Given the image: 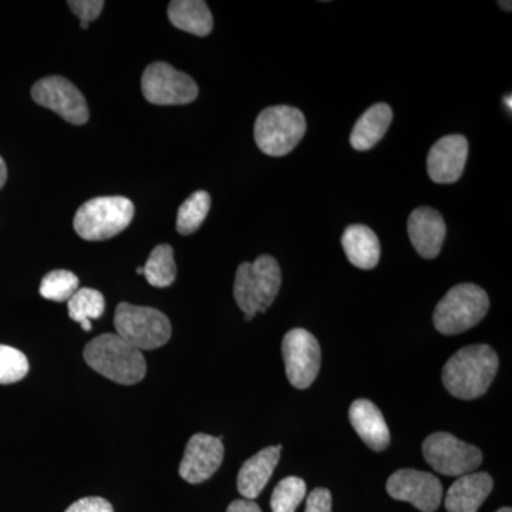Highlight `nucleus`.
<instances>
[{
	"instance_id": "1",
	"label": "nucleus",
	"mask_w": 512,
	"mask_h": 512,
	"mask_svg": "<svg viewBox=\"0 0 512 512\" xmlns=\"http://www.w3.org/2000/svg\"><path fill=\"white\" fill-rule=\"evenodd\" d=\"M498 370V356L487 345L467 346L448 359L443 369L447 392L461 400L487 393Z\"/></svg>"
},
{
	"instance_id": "2",
	"label": "nucleus",
	"mask_w": 512,
	"mask_h": 512,
	"mask_svg": "<svg viewBox=\"0 0 512 512\" xmlns=\"http://www.w3.org/2000/svg\"><path fill=\"white\" fill-rule=\"evenodd\" d=\"M84 359L94 372L123 386H133L144 379L146 359L117 333L97 336L84 348Z\"/></svg>"
},
{
	"instance_id": "3",
	"label": "nucleus",
	"mask_w": 512,
	"mask_h": 512,
	"mask_svg": "<svg viewBox=\"0 0 512 512\" xmlns=\"http://www.w3.org/2000/svg\"><path fill=\"white\" fill-rule=\"evenodd\" d=\"M282 284L281 268L274 256L261 255L238 266L234 298L249 322L274 303Z\"/></svg>"
},
{
	"instance_id": "4",
	"label": "nucleus",
	"mask_w": 512,
	"mask_h": 512,
	"mask_svg": "<svg viewBox=\"0 0 512 512\" xmlns=\"http://www.w3.org/2000/svg\"><path fill=\"white\" fill-rule=\"evenodd\" d=\"M134 211L126 197L93 198L74 215V231L86 241H104L121 234L133 221Z\"/></svg>"
},
{
	"instance_id": "5",
	"label": "nucleus",
	"mask_w": 512,
	"mask_h": 512,
	"mask_svg": "<svg viewBox=\"0 0 512 512\" xmlns=\"http://www.w3.org/2000/svg\"><path fill=\"white\" fill-rule=\"evenodd\" d=\"M490 299L483 288L474 284L454 286L434 311V328L446 336L474 328L487 315Z\"/></svg>"
},
{
	"instance_id": "6",
	"label": "nucleus",
	"mask_w": 512,
	"mask_h": 512,
	"mask_svg": "<svg viewBox=\"0 0 512 512\" xmlns=\"http://www.w3.org/2000/svg\"><path fill=\"white\" fill-rule=\"evenodd\" d=\"M306 120L301 110L291 106L268 107L255 121L256 146L266 156L284 157L301 143Z\"/></svg>"
},
{
	"instance_id": "7",
	"label": "nucleus",
	"mask_w": 512,
	"mask_h": 512,
	"mask_svg": "<svg viewBox=\"0 0 512 512\" xmlns=\"http://www.w3.org/2000/svg\"><path fill=\"white\" fill-rule=\"evenodd\" d=\"M117 335L138 350L161 348L171 338V322L163 312L121 302L114 315Z\"/></svg>"
},
{
	"instance_id": "8",
	"label": "nucleus",
	"mask_w": 512,
	"mask_h": 512,
	"mask_svg": "<svg viewBox=\"0 0 512 512\" xmlns=\"http://www.w3.org/2000/svg\"><path fill=\"white\" fill-rule=\"evenodd\" d=\"M141 90L148 103L157 106H184L198 97L194 79L165 62L151 63L144 70Z\"/></svg>"
},
{
	"instance_id": "9",
	"label": "nucleus",
	"mask_w": 512,
	"mask_h": 512,
	"mask_svg": "<svg viewBox=\"0 0 512 512\" xmlns=\"http://www.w3.org/2000/svg\"><path fill=\"white\" fill-rule=\"evenodd\" d=\"M423 454L427 463L443 476H466L483 463L480 448L448 433H434L427 437L423 443Z\"/></svg>"
},
{
	"instance_id": "10",
	"label": "nucleus",
	"mask_w": 512,
	"mask_h": 512,
	"mask_svg": "<svg viewBox=\"0 0 512 512\" xmlns=\"http://www.w3.org/2000/svg\"><path fill=\"white\" fill-rule=\"evenodd\" d=\"M286 376L296 389H308L320 370V346L312 333L305 329H292L282 342Z\"/></svg>"
},
{
	"instance_id": "11",
	"label": "nucleus",
	"mask_w": 512,
	"mask_h": 512,
	"mask_svg": "<svg viewBox=\"0 0 512 512\" xmlns=\"http://www.w3.org/2000/svg\"><path fill=\"white\" fill-rule=\"evenodd\" d=\"M32 99L40 106L55 111L67 123L83 126L90 113L82 92L62 76H49L32 87Z\"/></svg>"
},
{
	"instance_id": "12",
	"label": "nucleus",
	"mask_w": 512,
	"mask_h": 512,
	"mask_svg": "<svg viewBox=\"0 0 512 512\" xmlns=\"http://www.w3.org/2000/svg\"><path fill=\"white\" fill-rule=\"evenodd\" d=\"M387 493L397 501H406L421 512H434L443 498L439 478L424 471L399 470L387 481Z\"/></svg>"
},
{
	"instance_id": "13",
	"label": "nucleus",
	"mask_w": 512,
	"mask_h": 512,
	"mask_svg": "<svg viewBox=\"0 0 512 512\" xmlns=\"http://www.w3.org/2000/svg\"><path fill=\"white\" fill-rule=\"evenodd\" d=\"M224 460L222 439L198 433L192 436L185 447L180 464V476L190 484L210 480Z\"/></svg>"
},
{
	"instance_id": "14",
	"label": "nucleus",
	"mask_w": 512,
	"mask_h": 512,
	"mask_svg": "<svg viewBox=\"0 0 512 512\" xmlns=\"http://www.w3.org/2000/svg\"><path fill=\"white\" fill-rule=\"evenodd\" d=\"M468 157V141L460 134L440 138L430 148L427 173L437 184H453L464 173Z\"/></svg>"
},
{
	"instance_id": "15",
	"label": "nucleus",
	"mask_w": 512,
	"mask_h": 512,
	"mask_svg": "<svg viewBox=\"0 0 512 512\" xmlns=\"http://www.w3.org/2000/svg\"><path fill=\"white\" fill-rule=\"evenodd\" d=\"M407 231L421 258L434 259L439 256L447 234L446 222L439 211L429 207L417 208L409 217Z\"/></svg>"
},
{
	"instance_id": "16",
	"label": "nucleus",
	"mask_w": 512,
	"mask_h": 512,
	"mask_svg": "<svg viewBox=\"0 0 512 512\" xmlns=\"http://www.w3.org/2000/svg\"><path fill=\"white\" fill-rule=\"evenodd\" d=\"M281 450L282 446L266 447L245 461L238 474V491L245 500H255L262 493L278 466Z\"/></svg>"
},
{
	"instance_id": "17",
	"label": "nucleus",
	"mask_w": 512,
	"mask_h": 512,
	"mask_svg": "<svg viewBox=\"0 0 512 512\" xmlns=\"http://www.w3.org/2000/svg\"><path fill=\"white\" fill-rule=\"evenodd\" d=\"M494 481L487 473H470L458 478L446 495L448 512H477L493 491Z\"/></svg>"
},
{
	"instance_id": "18",
	"label": "nucleus",
	"mask_w": 512,
	"mask_h": 512,
	"mask_svg": "<svg viewBox=\"0 0 512 512\" xmlns=\"http://www.w3.org/2000/svg\"><path fill=\"white\" fill-rule=\"evenodd\" d=\"M349 419L353 429L375 451L389 447L390 431L382 412L369 400H356L350 406Z\"/></svg>"
},
{
	"instance_id": "19",
	"label": "nucleus",
	"mask_w": 512,
	"mask_h": 512,
	"mask_svg": "<svg viewBox=\"0 0 512 512\" xmlns=\"http://www.w3.org/2000/svg\"><path fill=\"white\" fill-rule=\"evenodd\" d=\"M393 111L389 104L379 103L367 109L356 121L350 134V144L357 151H367L376 146L389 130Z\"/></svg>"
},
{
	"instance_id": "20",
	"label": "nucleus",
	"mask_w": 512,
	"mask_h": 512,
	"mask_svg": "<svg viewBox=\"0 0 512 512\" xmlns=\"http://www.w3.org/2000/svg\"><path fill=\"white\" fill-rule=\"evenodd\" d=\"M343 249L350 264L359 269H373L379 264L380 242L366 225H350L342 238Z\"/></svg>"
},
{
	"instance_id": "21",
	"label": "nucleus",
	"mask_w": 512,
	"mask_h": 512,
	"mask_svg": "<svg viewBox=\"0 0 512 512\" xmlns=\"http://www.w3.org/2000/svg\"><path fill=\"white\" fill-rule=\"evenodd\" d=\"M168 19L175 28L195 36H208L214 28L211 10L202 0H174L168 6Z\"/></svg>"
},
{
	"instance_id": "22",
	"label": "nucleus",
	"mask_w": 512,
	"mask_h": 512,
	"mask_svg": "<svg viewBox=\"0 0 512 512\" xmlns=\"http://www.w3.org/2000/svg\"><path fill=\"white\" fill-rule=\"evenodd\" d=\"M143 268L148 284L154 288H168L173 285L177 278L174 249L167 244L157 245Z\"/></svg>"
},
{
	"instance_id": "23",
	"label": "nucleus",
	"mask_w": 512,
	"mask_h": 512,
	"mask_svg": "<svg viewBox=\"0 0 512 512\" xmlns=\"http://www.w3.org/2000/svg\"><path fill=\"white\" fill-rule=\"evenodd\" d=\"M211 208V195L207 191H197L181 205L177 214V231L181 235L194 234L200 229Z\"/></svg>"
},
{
	"instance_id": "24",
	"label": "nucleus",
	"mask_w": 512,
	"mask_h": 512,
	"mask_svg": "<svg viewBox=\"0 0 512 512\" xmlns=\"http://www.w3.org/2000/svg\"><path fill=\"white\" fill-rule=\"evenodd\" d=\"M70 319L83 323L84 320L99 319L106 309V301L101 292L96 289H79L72 298L67 301Z\"/></svg>"
},
{
	"instance_id": "25",
	"label": "nucleus",
	"mask_w": 512,
	"mask_h": 512,
	"mask_svg": "<svg viewBox=\"0 0 512 512\" xmlns=\"http://www.w3.org/2000/svg\"><path fill=\"white\" fill-rule=\"evenodd\" d=\"M79 291V278L66 269L49 272L40 284V295L47 301L67 302Z\"/></svg>"
},
{
	"instance_id": "26",
	"label": "nucleus",
	"mask_w": 512,
	"mask_h": 512,
	"mask_svg": "<svg viewBox=\"0 0 512 512\" xmlns=\"http://www.w3.org/2000/svg\"><path fill=\"white\" fill-rule=\"evenodd\" d=\"M306 495V484L302 478L286 477L272 493V512H295Z\"/></svg>"
},
{
	"instance_id": "27",
	"label": "nucleus",
	"mask_w": 512,
	"mask_h": 512,
	"mask_svg": "<svg viewBox=\"0 0 512 512\" xmlns=\"http://www.w3.org/2000/svg\"><path fill=\"white\" fill-rule=\"evenodd\" d=\"M28 373V357L18 349L0 345V384L19 382Z\"/></svg>"
},
{
	"instance_id": "28",
	"label": "nucleus",
	"mask_w": 512,
	"mask_h": 512,
	"mask_svg": "<svg viewBox=\"0 0 512 512\" xmlns=\"http://www.w3.org/2000/svg\"><path fill=\"white\" fill-rule=\"evenodd\" d=\"M69 8L72 9L74 15L80 19V28H89V23L93 20L99 19L101 12H103V0H70Z\"/></svg>"
},
{
	"instance_id": "29",
	"label": "nucleus",
	"mask_w": 512,
	"mask_h": 512,
	"mask_svg": "<svg viewBox=\"0 0 512 512\" xmlns=\"http://www.w3.org/2000/svg\"><path fill=\"white\" fill-rule=\"evenodd\" d=\"M305 512H332V494L326 488H316L306 500Z\"/></svg>"
},
{
	"instance_id": "30",
	"label": "nucleus",
	"mask_w": 512,
	"mask_h": 512,
	"mask_svg": "<svg viewBox=\"0 0 512 512\" xmlns=\"http://www.w3.org/2000/svg\"><path fill=\"white\" fill-rule=\"evenodd\" d=\"M66 512H114L113 505L100 497H87L70 505Z\"/></svg>"
},
{
	"instance_id": "31",
	"label": "nucleus",
	"mask_w": 512,
	"mask_h": 512,
	"mask_svg": "<svg viewBox=\"0 0 512 512\" xmlns=\"http://www.w3.org/2000/svg\"><path fill=\"white\" fill-rule=\"evenodd\" d=\"M227 512H262L252 500H237L229 505Z\"/></svg>"
},
{
	"instance_id": "32",
	"label": "nucleus",
	"mask_w": 512,
	"mask_h": 512,
	"mask_svg": "<svg viewBox=\"0 0 512 512\" xmlns=\"http://www.w3.org/2000/svg\"><path fill=\"white\" fill-rule=\"evenodd\" d=\"M6 178H8V168H6L3 158L0 157V190H2L3 185H5Z\"/></svg>"
},
{
	"instance_id": "33",
	"label": "nucleus",
	"mask_w": 512,
	"mask_h": 512,
	"mask_svg": "<svg viewBox=\"0 0 512 512\" xmlns=\"http://www.w3.org/2000/svg\"><path fill=\"white\" fill-rule=\"evenodd\" d=\"M80 325H82L84 332H90V330H92V322H90V320H84Z\"/></svg>"
},
{
	"instance_id": "34",
	"label": "nucleus",
	"mask_w": 512,
	"mask_h": 512,
	"mask_svg": "<svg viewBox=\"0 0 512 512\" xmlns=\"http://www.w3.org/2000/svg\"><path fill=\"white\" fill-rule=\"evenodd\" d=\"M504 103H505V106H508V111H510V113H511V110H512L511 94H508V96H505Z\"/></svg>"
},
{
	"instance_id": "35",
	"label": "nucleus",
	"mask_w": 512,
	"mask_h": 512,
	"mask_svg": "<svg viewBox=\"0 0 512 512\" xmlns=\"http://www.w3.org/2000/svg\"><path fill=\"white\" fill-rule=\"evenodd\" d=\"M498 5H503L504 9H507L508 12H511V2H498Z\"/></svg>"
},
{
	"instance_id": "36",
	"label": "nucleus",
	"mask_w": 512,
	"mask_h": 512,
	"mask_svg": "<svg viewBox=\"0 0 512 512\" xmlns=\"http://www.w3.org/2000/svg\"><path fill=\"white\" fill-rule=\"evenodd\" d=\"M497 512H512V510L510 507H504V508H501V510H498Z\"/></svg>"
},
{
	"instance_id": "37",
	"label": "nucleus",
	"mask_w": 512,
	"mask_h": 512,
	"mask_svg": "<svg viewBox=\"0 0 512 512\" xmlns=\"http://www.w3.org/2000/svg\"><path fill=\"white\" fill-rule=\"evenodd\" d=\"M137 274L144 275V268H137Z\"/></svg>"
}]
</instances>
